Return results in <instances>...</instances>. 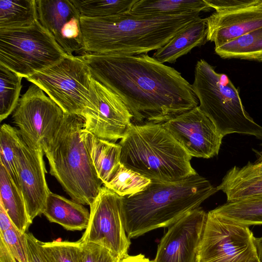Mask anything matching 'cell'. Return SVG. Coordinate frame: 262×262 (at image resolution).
<instances>
[{"mask_svg":"<svg viewBox=\"0 0 262 262\" xmlns=\"http://www.w3.org/2000/svg\"><path fill=\"white\" fill-rule=\"evenodd\" d=\"M79 56L92 77L117 94L140 124H162L198 106L192 84L181 73L147 54L84 52Z\"/></svg>","mask_w":262,"mask_h":262,"instance_id":"cell-1","label":"cell"},{"mask_svg":"<svg viewBox=\"0 0 262 262\" xmlns=\"http://www.w3.org/2000/svg\"><path fill=\"white\" fill-rule=\"evenodd\" d=\"M126 13L103 18L80 17L82 50L101 54L138 55L157 50L200 17Z\"/></svg>","mask_w":262,"mask_h":262,"instance_id":"cell-2","label":"cell"},{"mask_svg":"<svg viewBox=\"0 0 262 262\" xmlns=\"http://www.w3.org/2000/svg\"><path fill=\"white\" fill-rule=\"evenodd\" d=\"M217 191L198 173L177 182L151 181L142 191L122 197L127 235L130 239L168 227Z\"/></svg>","mask_w":262,"mask_h":262,"instance_id":"cell-3","label":"cell"},{"mask_svg":"<svg viewBox=\"0 0 262 262\" xmlns=\"http://www.w3.org/2000/svg\"><path fill=\"white\" fill-rule=\"evenodd\" d=\"M93 134L85 128L84 118L64 114L55 137L44 151L50 173L72 200L90 206L103 184L91 155Z\"/></svg>","mask_w":262,"mask_h":262,"instance_id":"cell-4","label":"cell"},{"mask_svg":"<svg viewBox=\"0 0 262 262\" xmlns=\"http://www.w3.org/2000/svg\"><path fill=\"white\" fill-rule=\"evenodd\" d=\"M119 144L121 163L152 182H177L197 173L192 157L162 124L132 123Z\"/></svg>","mask_w":262,"mask_h":262,"instance_id":"cell-5","label":"cell"},{"mask_svg":"<svg viewBox=\"0 0 262 262\" xmlns=\"http://www.w3.org/2000/svg\"><path fill=\"white\" fill-rule=\"evenodd\" d=\"M192 86L200 109L223 137L236 133L262 139V126L246 111L238 90L226 75L201 59L195 64Z\"/></svg>","mask_w":262,"mask_h":262,"instance_id":"cell-6","label":"cell"},{"mask_svg":"<svg viewBox=\"0 0 262 262\" xmlns=\"http://www.w3.org/2000/svg\"><path fill=\"white\" fill-rule=\"evenodd\" d=\"M39 21L29 27L0 30V64L27 78L67 56Z\"/></svg>","mask_w":262,"mask_h":262,"instance_id":"cell-7","label":"cell"},{"mask_svg":"<svg viewBox=\"0 0 262 262\" xmlns=\"http://www.w3.org/2000/svg\"><path fill=\"white\" fill-rule=\"evenodd\" d=\"M92 77L89 67L79 56L68 55L26 79L39 87L64 113L82 116Z\"/></svg>","mask_w":262,"mask_h":262,"instance_id":"cell-8","label":"cell"},{"mask_svg":"<svg viewBox=\"0 0 262 262\" xmlns=\"http://www.w3.org/2000/svg\"><path fill=\"white\" fill-rule=\"evenodd\" d=\"M64 114L39 87L32 83L19 99L12 118L22 137L44 152L60 127Z\"/></svg>","mask_w":262,"mask_h":262,"instance_id":"cell-9","label":"cell"},{"mask_svg":"<svg viewBox=\"0 0 262 262\" xmlns=\"http://www.w3.org/2000/svg\"><path fill=\"white\" fill-rule=\"evenodd\" d=\"M256 251L249 226L207 212L197 262H238Z\"/></svg>","mask_w":262,"mask_h":262,"instance_id":"cell-10","label":"cell"},{"mask_svg":"<svg viewBox=\"0 0 262 262\" xmlns=\"http://www.w3.org/2000/svg\"><path fill=\"white\" fill-rule=\"evenodd\" d=\"M90 206L88 225L79 239L102 246L121 260L127 256L131 242L125 228L122 196L103 186Z\"/></svg>","mask_w":262,"mask_h":262,"instance_id":"cell-11","label":"cell"},{"mask_svg":"<svg viewBox=\"0 0 262 262\" xmlns=\"http://www.w3.org/2000/svg\"><path fill=\"white\" fill-rule=\"evenodd\" d=\"M82 117L87 130L98 138L113 142L124 137L133 119L120 97L93 77Z\"/></svg>","mask_w":262,"mask_h":262,"instance_id":"cell-12","label":"cell"},{"mask_svg":"<svg viewBox=\"0 0 262 262\" xmlns=\"http://www.w3.org/2000/svg\"><path fill=\"white\" fill-rule=\"evenodd\" d=\"M162 125L192 157L209 159L218 155L223 137L199 106Z\"/></svg>","mask_w":262,"mask_h":262,"instance_id":"cell-13","label":"cell"},{"mask_svg":"<svg viewBox=\"0 0 262 262\" xmlns=\"http://www.w3.org/2000/svg\"><path fill=\"white\" fill-rule=\"evenodd\" d=\"M207 214L200 207L168 227L153 262H197Z\"/></svg>","mask_w":262,"mask_h":262,"instance_id":"cell-14","label":"cell"},{"mask_svg":"<svg viewBox=\"0 0 262 262\" xmlns=\"http://www.w3.org/2000/svg\"><path fill=\"white\" fill-rule=\"evenodd\" d=\"M43 155L42 150L34 147L22 137L17 152L19 187L32 222L43 214L50 192L46 179Z\"/></svg>","mask_w":262,"mask_h":262,"instance_id":"cell-15","label":"cell"},{"mask_svg":"<svg viewBox=\"0 0 262 262\" xmlns=\"http://www.w3.org/2000/svg\"><path fill=\"white\" fill-rule=\"evenodd\" d=\"M206 19L207 41L219 47L262 27V0H249L241 6L215 11Z\"/></svg>","mask_w":262,"mask_h":262,"instance_id":"cell-16","label":"cell"},{"mask_svg":"<svg viewBox=\"0 0 262 262\" xmlns=\"http://www.w3.org/2000/svg\"><path fill=\"white\" fill-rule=\"evenodd\" d=\"M216 188L226 194L227 201L262 195V155L255 162L233 167Z\"/></svg>","mask_w":262,"mask_h":262,"instance_id":"cell-17","label":"cell"},{"mask_svg":"<svg viewBox=\"0 0 262 262\" xmlns=\"http://www.w3.org/2000/svg\"><path fill=\"white\" fill-rule=\"evenodd\" d=\"M207 31L206 18L199 17L156 50L152 57L162 63H174L194 48L205 44L208 41Z\"/></svg>","mask_w":262,"mask_h":262,"instance_id":"cell-18","label":"cell"},{"mask_svg":"<svg viewBox=\"0 0 262 262\" xmlns=\"http://www.w3.org/2000/svg\"><path fill=\"white\" fill-rule=\"evenodd\" d=\"M43 214L49 222L69 231L85 229L90 216V212L83 205L51 191Z\"/></svg>","mask_w":262,"mask_h":262,"instance_id":"cell-19","label":"cell"},{"mask_svg":"<svg viewBox=\"0 0 262 262\" xmlns=\"http://www.w3.org/2000/svg\"><path fill=\"white\" fill-rule=\"evenodd\" d=\"M38 21L61 48V31L74 17L80 16L72 0H36Z\"/></svg>","mask_w":262,"mask_h":262,"instance_id":"cell-20","label":"cell"},{"mask_svg":"<svg viewBox=\"0 0 262 262\" xmlns=\"http://www.w3.org/2000/svg\"><path fill=\"white\" fill-rule=\"evenodd\" d=\"M0 204L16 228L22 234L27 232L32 222L29 218L23 195L1 163Z\"/></svg>","mask_w":262,"mask_h":262,"instance_id":"cell-21","label":"cell"},{"mask_svg":"<svg viewBox=\"0 0 262 262\" xmlns=\"http://www.w3.org/2000/svg\"><path fill=\"white\" fill-rule=\"evenodd\" d=\"M212 10L205 0H137L130 12L136 14L180 15Z\"/></svg>","mask_w":262,"mask_h":262,"instance_id":"cell-22","label":"cell"},{"mask_svg":"<svg viewBox=\"0 0 262 262\" xmlns=\"http://www.w3.org/2000/svg\"><path fill=\"white\" fill-rule=\"evenodd\" d=\"M215 53L224 59H241L262 62V27L215 47Z\"/></svg>","mask_w":262,"mask_h":262,"instance_id":"cell-23","label":"cell"},{"mask_svg":"<svg viewBox=\"0 0 262 262\" xmlns=\"http://www.w3.org/2000/svg\"><path fill=\"white\" fill-rule=\"evenodd\" d=\"M212 210L223 217L245 226L262 225V195L227 201Z\"/></svg>","mask_w":262,"mask_h":262,"instance_id":"cell-24","label":"cell"},{"mask_svg":"<svg viewBox=\"0 0 262 262\" xmlns=\"http://www.w3.org/2000/svg\"><path fill=\"white\" fill-rule=\"evenodd\" d=\"M38 20L36 0L0 1V30L29 27Z\"/></svg>","mask_w":262,"mask_h":262,"instance_id":"cell-25","label":"cell"},{"mask_svg":"<svg viewBox=\"0 0 262 262\" xmlns=\"http://www.w3.org/2000/svg\"><path fill=\"white\" fill-rule=\"evenodd\" d=\"M91 158L97 174L104 185L111 178L120 162L121 146L116 143L92 137Z\"/></svg>","mask_w":262,"mask_h":262,"instance_id":"cell-26","label":"cell"},{"mask_svg":"<svg viewBox=\"0 0 262 262\" xmlns=\"http://www.w3.org/2000/svg\"><path fill=\"white\" fill-rule=\"evenodd\" d=\"M21 139L22 137L18 129L6 123L1 125L0 163L6 168L19 189L17 152Z\"/></svg>","mask_w":262,"mask_h":262,"instance_id":"cell-27","label":"cell"},{"mask_svg":"<svg viewBox=\"0 0 262 262\" xmlns=\"http://www.w3.org/2000/svg\"><path fill=\"white\" fill-rule=\"evenodd\" d=\"M80 17L103 18L130 12L137 0H72Z\"/></svg>","mask_w":262,"mask_h":262,"instance_id":"cell-28","label":"cell"},{"mask_svg":"<svg viewBox=\"0 0 262 262\" xmlns=\"http://www.w3.org/2000/svg\"><path fill=\"white\" fill-rule=\"evenodd\" d=\"M23 77L0 64V121L15 109L21 89Z\"/></svg>","mask_w":262,"mask_h":262,"instance_id":"cell-29","label":"cell"},{"mask_svg":"<svg viewBox=\"0 0 262 262\" xmlns=\"http://www.w3.org/2000/svg\"><path fill=\"white\" fill-rule=\"evenodd\" d=\"M150 183L149 179L127 168L120 163L109 181L103 186L124 197L142 191Z\"/></svg>","mask_w":262,"mask_h":262,"instance_id":"cell-30","label":"cell"},{"mask_svg":"<svg viewBox=\"0 0 262 262\" xmlns=\"http://www.w3.org/2000/svg\"><path fill=\"white\" fill-rule=\"evenodd\" d=\"M43 255L47 262H83L82 242L53 240L41 242Z\"/></svg>","mask_w":262,"mask_h":262,"instance_id":"cell-31","label":"cell"},{"mask_svg":"<svg viewBox=\"0 0 262 262\" xmlns=\"http://www.w3.org/2000/svg\"><path fill=\"white\" fill-rule=\"evenodd\" d=\"M25 234V233H24ZM15 226L0 234L15 262H29L25 234Z\"/></svg>","mask_w":262,"mask_h":262,"instance_id":"cell-32","label":"cell"},{"mask_svg":"<svg viewBox=\"0 0 262 262\" xmlns=\"http://www.w3.org/2000/svg\"><path fill=\"white\" fill-rule=\"evenodd\" d=\"M82 249L83 262H120L121 260L108 249L95 243L82 242Z\"/></svg>","mask_w":262,"mask_h":262,"instance_id":"cell-33","label":"cell"},{"mask_svg":"<svg viewBox=\"0 0 262 262\" xmlns=\"http://www.w3.org/2000/svg\"><path fill=\"white\" fill-rule=\"evenodd\" d=\"M29 262H47L41 246V241L31 232L25 234Z\"/></svg>","mask_w":262,"mask_h":262,"instance_id":"cell-34","label":"cell"},{"mask_svg":"<svg viewBox=\"0 0 262 262\" xmlns=\"http://www.w3.org/2000/svg\"><path fill=\"white\" fill-rule=\"evenodd\" d=\"M14 226L10 218L0 204V234L3 233Z\"/></svg>","mask_w":262,"mask_h":262,"instance_id":"cell-35","label":"cell"},{"mask_svg":"<svg viewBox=\"0 0 262 262\" xmlns=\"http://www.w3.org/2000/svg\"><path fill=\"white\" fill-rule=\"evenodd\" d=\"M0 262H15L11 257L8 248L3 241L0 238Z\"/></svg>","mask_w":262,"mask_h":262,"instance_id":"cell-36","label":"cell"},{"mask_svg":"<svg viewBox=\"0 0 262 262\" xmlns=\"http://www.w3.org/2000/svg\"><path fill=\"white\" fill-rule=\"evenodd\" d=\"M120 262H153L148 258L145 257L144 254H139L136 255H128L120 260Z\"/></svg>","mask_w":262,"mask_h":262,"instance_id":"cell-37","label":"cell"},{"mask_svg":"<svg viewBox=\"0 0 262 262\" xmlns=\"http://www.w3.org/2000/svg\"><path fill=\"white\" fill-rule=\"evenodd\" d=\"M238 262H261L260 260L257 253V251H254L247 257L243 258Z\"/></svg>","mask_w":262,"mask_h":262,"instance_id":"cell-38","label":"cell"}]
</instances>
